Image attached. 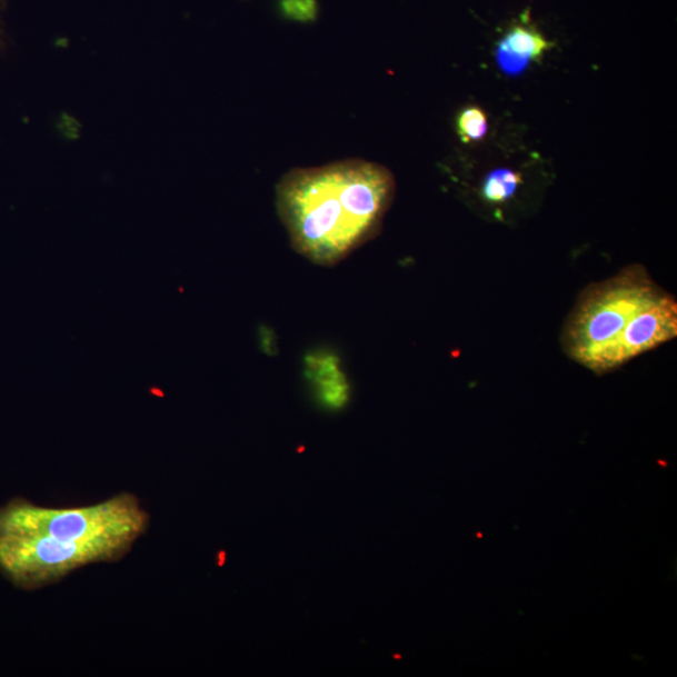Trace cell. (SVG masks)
<instances>
[{
	"label": "cell",
	"mask_w": 677,
	"mask_h": 677,
	"mask_svg": "<svg viewBox=\"0 0 677 677\" xmlns=\"http://www.w3.org/2000/svg\"><path fill=\"white\" fill-rule=\"evenodd\" d=\"M149 526L139 498L126 492L67 508L13 499L0 507V571L17 587L37 590L82 567L119 562Z\"/></svg>",
	"instance_id": "1"
},
{
	"label": "cell",
	"mask_w": 677,
	"mask_h": 677,
	"mask_svg": "<svg viewBox=\"0 0 677 677\" xmlns=\"http://www.w3.org/2000/svg\"><path fill=\"white\" fill-rule=\"evenodd\" d=\"M395 195L387 167L351 159L288 172L277 188V209L292 249L332 267L378 237Z\"/></svg>",
	"instance_id": "2"
},
{
	"label": "cell",
	"mask_w": 677,
	"mask_h": 677,
	"mask_svg": "<svg viewBox=\"0 0 677 677\" xmlns=\"http://www.w3.org/2000/svg\"><path fill=\"white\" fill-rule=\"evenodd\" d=\"M657 289L640 267L588 289L565 330L567 355L593 371L611 370L614 350L627 322Z\"/></svg>",
	"instance_id": "3"
},
{
	"label": "cell",
	"mask_w": 677,
	"mask_h": 677,
	"mask_svg": "<svg viewBox=\"0 0 677 677\" xmlns=\"http://www.w3.org/2000/svg\"><path fill=\"white\" fill-rule=\"evenodd\" d=\"M677 336V303L660 288L627 322L611 358V370Z\"/></svg>",
	"instance_id": "4"
},
{
	"label": "cell",
	"mask_w": 677,
	"mask_h": 677,
	"mask_svg": "<svg viewBox=\"0 0 677 677\" xmlns=\"http://www.w3.org/2000/svg\"><path fill=\"white\" fill-rule=\"evenodd\" d=\"M303 376L321 407L340 410L349 404V380L336 352L329 349L309 351L303 358Z\"/></svg>",
	"instance_id": "5"
},
{
	"label": "cell",
	"mask_w": 677,
	"mask_h": 677,
	"mask_svg": "<svg viewBox=\"0 0 677 677\" xmlns=\"http://www.w3.org/2000/svg\"><path fill=\"white\" fill-rule=\"evenodd\" d=\"M551 47L535 29L516 26L499 42L497 63L506 74L516 76L522 73L529 63L541 60Z\"/></svg>",
	"instance_id": "6"
},
{
	"label": "cell",
	"mask_w": 677,
	"mask_h": 677,
	"mask_svg": "<svg viewBox=\"0 0 677 677\" xmlns=\"http://www.w3.org/2000/svg\"><path fill=\"white\" fill-rule=\"evenodd\" d=\"M521 183V175L511 170L499 169L490 172L482 186L484 199L490 203H504L514 198Z\"/></svg>",
	"instance_id": "7"
},
{
	"label": "cell",
	"mask_w": 677,
	"mask_h": 677,
	"mask_svg": "<svg viewBox=\"0 0 677 677\" xmlns=\"http://www.w3.org/2000/svg\"><path fill=\"white\" fill-rule=\"evenodd\" d=\"M457 130L464 142L482 140L488 130L486 113L479 107H468L458 116Z\"/></svg>",
	"instance_id": "8"
},
{
	"label": "cell",
	"mask_w": 677,
	"mask_h": 677,
	"mask_svg": "<svg viewBox=\"0 0 677 677\" xmlns=\"http://www.w3.org/2000/svg\"><path fill=\"white\" fill-rule=\"evenodd\" d=\"M280 12L290 21L309 23L319 16L317 0H280Z\"/></svg>",
	"instance_id": "9"
},
{
	"label": "cell",
	"mask_w": 677,
	"mask_h": 677,
	"mask_svg": "<svg viewBox=\"0 0 677 677\" xmlns=\"http://www.w3.org/2000/svg\"><path fill=\"white\" fill-rule=\"evenodd\" d=\"M259 345L265 355L273 357L278 355V338L269 327L261 326L259 329Z\"/></svg>",
	"instance_id": "10"
}]
</instances>
